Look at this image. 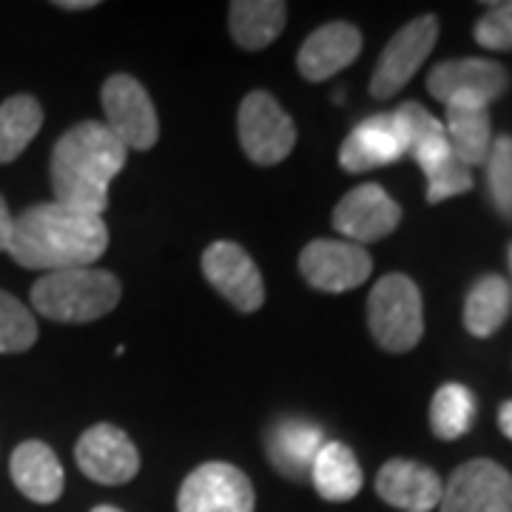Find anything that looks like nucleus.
<instances>
[{"instance_id": "obj_34", "label": "nucleus", "mask_w": 512, "mask_h": 512, "mask_svg": "<svg viewBox=\"0 0 512 512\" xmlns=\"http://www.w3.org/2000/svg\"><path fill=\"white\" fill-rule=\"evenodd\" d=\"M92 512H123V510H117V507H111V504H100V507H94Z\"/></svg>"}, {"instance_id": "obj_11", "label": "nucleus", "mask_w": 512, "mask_h": 512, "mask_svg": "<svg viewBox=\"0 0 512 512\" xmlns=\"http://www.w3.org/2000/svg\"><path fill=\"white\" fill-rule=\"evenodd\" d=\"M202 274L208 279V285L222 293L237 311L254 313L262 308L265 302L262 274L251 254L237 242L220 239L208 245L202 254Z\"/></svg>"}, {"instance_id": "obj_1", "label": "nucleus", "mask_w": 512, "mask_h": 512, "mask_svg": "<svg viewBox=\"0 0 512 512\" xmlns=\"http://www.w3.org/2000/svg\"><path fill=\"white\" fill-rule=\"evenodd\" d=\"M109 248V228L103 217L74 211L60 202H40L15 217L9 256L29 271H69L92 268Z\"/></svg>"}, {"instance_id": "obj_24", "label": "nucleus", "mask_w": 512, "mask_h": 512, "mask_svg": "<svg viewBox=\"0 0 512 512\" xmlns=\"http://www.w3.org/2000/svg\"><path fill=\"white\" fill-rule=\"evenodd\" d=\"M43 126V109L32 94H15L0 103V165L18 160Z\"/></svg>"}, {"instance_id": "obj_29", "label": "nucleus", "mask_w": 512, "mask_h": 512, "mask_svg": "<svg viewBox=\"0 0 512 512\" xmlns=\"http://www.w3.org/2000/svg\"><path fill=\"white\" fill-rule=\"evenodd\" d=\"M393 120L402 131L404 146H407V154L416 146H421L424 140L436 137V134H444V123H439L430 111L424 109L416 100H407L399 109L393 111Z\"/></svg>"}, {"instance_id": "obj_19", "label": "nucleus", "mask_w": 512, "mask_h": 512, "mask_svg": "<svg viewBox=\"0 0 512 512\" xmlns=\"http://www.w3.org/2000/svg\"><path fill=\"white\" fill-rule=\"evenodd\" d=\"M9 473L20 493L35 504H55L66 487V476L55 450L43 441L18 444L9 461Z\"/></svg>"}, {"instance_id": "obj_27", "label": "nucleus", "mask_w": 512, "mask_h": 512, "mask_svg": "<svg viewBox=\"0 0 512 512\" xmlns=\"http://www.w3.org/2000/svg\"><path fill=\"white\" fill-rule=\"evenodd\" d=\"M487 188H490V200H493L495 211L512 220V137L501 134L495 137L490 154H487Z\"/></svg>"}, {"instance_id": "obj_32", "label": "nucleus", "mask_w": 512, "mask_h": 512, "mask_svg": "<svg viewBox=\"0 0 512 512\" xmlns=\"http://www.w3.org/2000/svg\"><path fill=\"white\" fill-rule=\"evenodd\" d=\"M498 427H501V433L507 439H512V399L501 404V410H498Z\"/></svg>"}, {"instance_id": "obj_6", "label": "nucleus", "mask_w": 512, "mask_h": 512, "mask_svg": "<svg viewBox=\"0 0 512 512\" xmlns=\"http://www.w3.org/2000/svg\"><path fill=\"white\" fill-rule=\"evenodd\" d=\"M436 40H439L436 15H421L402 26L384 46L382 57L376 63V72L370 77V94L376 100H390L393 94L402 92L413 80V74L421 69V63L430 57Z\"/></svg>"}, {"instance_id": "obj_22", "label": "nucleus", "mask_w": 512, "mask_h": 512, "mask_svg": "<svg viewBox=\"0 0 512 512\" xmlns=\"http://www.w3.org/2000/svg\"><path fill=\"white\" fill-rule=\"evenodd\" d=\"M285 15H288V6L276 0H237L228 9L231 35L242 49L259 52L279 37L285 26Z\"/></svg>"}, {"instance_id": "obj_30", "label": "nucleus", "mask_w": 512, "mask_h": 512, "mask_svg": "<svg viewBox=\"0 0 512 512\" xmlns=\"http://www.w3.org/2000/svg\"><path fill=\"white\" fill-rule=\"evenodd\" d=\"M424 177H427V202L430 205L458 197V194H467L473 188V171L461 163L458 157L447 160V163L439 165L430 174H424Z\"/></svg>"}, {"instance_id": "obj_20", "label": "nucleus", "mask_w": 512, "mask_h": 512, "mask_svg": "<svg viewBox=\"0 0 512 512\" xmlns=\"http://www.w3.org/2000/svg\"><path fill=\"white\" fill-rule=\"evenodd\" d=\"M447 109V140L450 148L467 168L484 165L490 146H493V123H490V106L476 100H450Z\"/></svg>"}, {"instance_id": "obj_7", "label": "nucleus", "mask_w": 512, "mask_h": 512, "mask_svg": "<svg viewBox=\"0 0 512 512\" xmlns=\"http://www.w3.org/2000/svg\"><path fill=\"white\" fill-rule=\"evenodd\" d=\"M106 126L126 148L148 151L160 137V120L151 97L131 74H111L103 86Z\"/></svg>"}, {"instance_id": "obj_21", "label": "nucleus", "mask_w": 512, "mask_h": 512, "mask_svg": "<svg viewBox=\"0 0 512 512\" xmlns=\"http://www.w3.org/2000/svg\"><path fill=\"white\" fill-rule=\"evenodd\" d=\"M313 487L325 501L342 504L356 498L362 490V467L356 461V453L342 441H325V447L316 453L311 467Z\"/></svg>"}, {"instance_id": "obj_23", "label": "nucleus", "mask_w": 512, "mask_h": 512, "mask_svg": "<svg viewBox=\"0 0 512 512\" xmlns=\"http://www.w3.org/2000/svg\"><path fill=\"white\" fill-rule=\"evenodd\" d=\"M510 311V282L498 274L481 276L464 299V328L470 330L476 339H487L507 322Z\"/></svg>"}, {"instance_id": "obj_2", "label": "nucleus", "mask_w": 512, "mask_h": 512, "mask_svg": "<svg viewBox=\"0 0 512 512\" xmlns=\"http://www.w3.org/2000/svg\"><path fill=\"white\" fill-rule=\"evenodd\" d=\"M126 154L128 148L106 123L86 120L69 128L52 151L55 202L103 217L109 208V185L123 171Z\"/></svg>"}, {"instance_id": "obj_33", "label": "nucleus", "mask_w": 512, "mask_h": 512, "mask_svg": "<svg viewBox=\"0 0 512 512\" xmlns=\"http://www.w3.org/2000/svg\"><path fill=\"white\" fill-rule=\"evenodd\" d=\"M57 6H60V9H94L97 3H94V0H60Z\"/></svg>"}, {"instance_id": "obj_16", "label": "nucleus", "mask_w": 512, "mask_h": 512, "mask_svg": "<svg viewBox=\"0 0 512 512\" xmlns=\"http://www.w3.org/2000/svg\"><path fill=\"white\" fill-rule=\"evenodd\" d=\"M376 493L384 504L404 512H430L441 504L444 481L419 461L393 458L376 476Z\"/></svg>"}, {"instance_id": "obj_15", "label": "nucleus", "mask_w": 512, "mask_h": 512, "mask_svg": "<svg viewBox=\"0 0 512 512\" xmlns=\"http://www.w3.org/2000/svg\"><path fill=\"white\" fill-rule=\"evenodd\" d=\"M404 154H407V146L393 120V111H384V114L367 117L350 131L339 148V165L348 174H362L370 168L396 163Z\"/></svg>"}, {"instance_id": "obj_12", "label": "nucleus", "mask_w": 512, "mask_h": 512, "mask_svg": "<svg viewBox=\"0 0 512 512\" xmlns=\"http://www.w3.org/2000/svg\"><path fill=\"white\" fill-rule=\"evenodd\" d=\"M399 222H402L399 202L376 183L356 185L333 211V228L353 245L390 237L399 228Z\"/></svg>"}, {"instance_id": "obj_3", "label": "nucleus", "mask_w": 512, "mask_h": 512, "mask_svg": "<svg viewBox=\"0 0 512 512\" xmlns=\"http://www.w3.org/2000/svg\"><path fill=\"white\" fill-rule=\"evenodd\" d=\"M117 276L103 268H69L43 274L32 285V308L52 322H94L120 302Z\"/></svg>"}, {"instance_id": "obj_31", "label": "nucleus", "mask_w": 512, "mask_h": 512, "mask_svg": "<svg viewBox=\"0 0 512 512\" xmlns=\"http://www.w3.org/2000/svg\"><path fill=\"white\" fill-rule=\"evenodd\" d=\"M12 228H15V217L9 214V205L0 197V251L9 248V239H12Z\"/></svg>"}, {"instance_id": "obj_26", "label": "nucleus", "mask_w": 512, "mask_h": 512, "mask_svg": "<svg viewBox=\"0 0 512 512\" xmlns=\"http://www.w3.org/2000/svg\"><path fill=\"white\" fill-rule=\"evenodd\" d=\"M37 342L32 311L12 293L0 291V353H23Z\"/></svg>"}, {"instance_id": "obj_5", "label": "nucleus", "mask_w": 512, "mask_h": 512, "mask_svg": "<svg viewBox=\"0 0 512 512\" xmlns=\"http://www.w3.org/2000/svg\"><path fill=\"white\" fill-rule=\"evenodd\" d=\"M237 128L242 151L256 165L282 163L296 146V126L291 114L268 92H251L242 100Z\"/></svg>"}, {"instance_id": "obj_13", "label": "nucleus", "mask_w": 512, "mask_h": 512, "mask_svg": "<svg viewBox=\"0 0 512 512\" xmlns=\"http://www.w3.org/2000/svg\"><path fill=\"white\" fill-rule=\"evenodd\" d=\"M507 86H510L507 69L495 60H484V57L444 60L427 74V92L441 103L476 100V103L490 106L507 92Z\"/></svg>"}, {"instance_id": "obj_18", "label": "nucleus", "mask_w": 512, "mask_h": 512, "mask_svg": "<svg viewBox=\"0 0 512 512\" xmlns=\"http://www.w3.org/2000/svg\"><path fill=\"white\" fill-rule=\"evenodd\" d=\"M325 447L322 430L302 419H282L265 436V450L276 473L291 481H302L311 476L313 458Z\"/></svg>"}, {"instance_id": "obj_25", "label": "nucleus", "mask_w": 512, "mask_h": 512, "mask_svg": "<svg viewBox=\"0 0 512 512\" xmlns=\"http://www.w3.org/2000/svg\"><path fill=\"white\" fill-rule=\"evenodd\" d=\"M476 421V396L458 382L441 384L430 404V427L441 441H456L470 433Z\"/></svg>"}, {"instance_id": "obj_10", "label": "nucleus", "mask_w": 512, "mask_h": 512, "mask_svg": "<svg viewBox=\"0 0 512 512\" xmlns=\"http://www.w3.org/2000/svg\"><path fill=\"white\" fill-rule=\"evenodd\" d=\"M441 512H512V476L490 458L461 464L444 484Z\"/></svg>"}, {"instance_id": "obj_17", "label": "nucleus", "mask_w": 512, "mask_h": 512, "mask_svg": "<svg viewBox=\"0 0 512 512\" xmlns=\"http://www.w3.org/2000/svg\"><path fill=\"white\" fill-rule=\"evenodd\" d=\"M362 52V32L345 23V20H333L325 23L313 32L296 57V69L305 80L322 83L342 69H348L350 63Z\"/></svg>"}, {"instance_id": "obj_8", "label": "nucleus", "mask_w": 512, "mask_h": 512, "mask_svg": "<svg viewBox=\"0 0 512 512\" xmlns=\"http://www.w3.org/2000/svg\"><path fill=\"white\" fill-rule=\"evenodd\" d=\"M254 484L234 464L208 461L185 478L177 512H254Z\"/></svg>"}, {"instance_id": "obj_9", "label": "nucleus", "mask_w": 512, "mask_h": 512, "mask_svg": "<svg viewBox=\"0 0 512 512\" xmlns=\"http://www.w3.org/2000/svg\"><path fill=\"white\" fill-rule=\"evenodd\" d=\"M299 271L316 291L345 293L370 279L373 259L348 239H313L299 254Z\"/></svg>"}, {"instance_id": "obj_35", "label": "nucleus", "mask_w": 512, "mask_h": 512, "mask_svg": "<svg viewBox=\"0 0 512 512\" xmlns=\"http://www.w3.org/2000/svg\"><path fill=\"white\" fill-rule=\"evenodd\" d=\"M510 268H512V245H510Z\"/></svg>"}, {"instance_id": "obj_28", "label": "nucleus", "mask_w": 512, "mask_h": 512, "mask_svg": "<svg viewBox=\"0 0 512 512\" xmlns=\"http://www.w3.org/2000/svg\"><path fill=\"white\" fill-rule=\"evenodd\" d=\"M478 46L490 49V52H510L512 49V0L504 3H490L487 12L478 18L476 29Z\"/></svg>"}, {"instance_id": "obj_4", "label": "nucleus", "mask_w": 512, "mask_h": 512, "mask_svg": "<svg viewBox=\"0 0 512 512\" xmlns=\"http://www.w3.org/2000/svg\"><path fill=\"white\" fill-rule=\"evenodd\" d=\"M367 325L379 348L407 353L424 336V308L419 285L404 274L382 276L367 296Z\"/></svg>"}, {"instance_id": "obj_14", "label": "nucleus", "mask_w": 512, "mask_h": 512, "mask_svg": "<svg viewBox=\"0 0 512 512\" xmlns=\"http://www.w3.org/2000/svg\"><path fill=\"white\" fill-rule=\"evenodd\" d=\"M74 458L83 476H89L97 484H109V487L126 484L140 470V453L134 441L114 424L89 427L74 447Z\"/></svg>"}]
</instances>
